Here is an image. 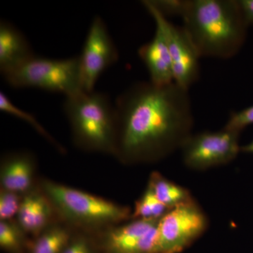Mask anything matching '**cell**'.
<instances>
[{
  "label": "cell",
  "mask_w": 253,
  "mask_h": 253,
  "mask_svg": "<svg viewBox=\"0 0 253 253\" xmlns=\"http://www.w3.org/2000/svg\"><path fill=\"white\" fill-rule=\"evenodd\" d=\"M23 196L1 189L0 191V219L1 221L12 220L16 217L21 207Z\"/></svg>",
  "instance_id": "21"
},
{
  "label": "cell",
  "mask_w": 253,
  "mask_h": 253,
  "mask_svg": "<svg viewBox=\"0 0 253 253\" xmlns=\"http://www.w3.org/2000/svg\"><path fill=\"white\" fill-rule=\"evenodd\" d=\"M55 214L45 195L34 188L23 195L16 221L28 236L35 238L54 222Z\"/></svg>",
  "instance_id": "12"
},
{
  "label": "cell",
  "mask_w": 253,
  "mask_h": 253,
  "mask_svg": "<svg viewBox=\"0 0 253 253\" xmlns=\"http://www.w3.org/2000/svg\"><path fill=\"white\" fill-rule=\"evenodd\" d=\"M177 253L174 252V251H172V252H166V253Z\"/></svg>",
  "instance_id": "26"
},
{
  "label": "cell",
  "mask_w": 253,
  "mask_h": 253,
  "mask_svg": "<svg viewBox=\"0 0 253 253\" xmlns=\"http://www.w3.org/2000/svg\"><path fill=\"white\" fill-rule=\"evenodd\" d=\"M241 151H243V152L244 153H248V154H253V139L249 144L241 146Z\"/></svg>",
  "instance_id": "25"
},
{
  "label": "cell",
  "mask_w": 253,
  "mask_h": 253,
  "mask_svg": "<svg viewBox=\"0 0 253 253\" xmlns=\"http://www.w3.org/2000/svg\"><path fill=\"white\" fill-rule=\"evenodd\" d=\"M73 234L72 228L54 221L30 242L27 253H62Z\"/></svg>",
  "instance_id": "15"
},
{
  "label": "cell",
  "mask_w": 253,
  "mask_h": 253,
  "mask_svg": "<svg viewBox=\"0 0 253 253\" xmlns=\"http://www.w3.org/2000/svg\"><path fill=\"white\" fill-rule=\"evenodd\" d=\"M118 135L114 156L125 164L151 163L181 149L192 134L189 90L175 83L139 82L116 99Z\"/></svg>",
  "instance_id": "1"
},
{
  "label": "cell",
  "mask_w": 253,
  "mask_h": 253,
  "mask_svg": "<svg viewBox=\"0 0 253 253\" xmlns=\"http://www.w3.org/2000/svg\"><path fill=\"white\" fill-rule=\"evenodd\" d=\"M252 124H253V105L241 111L231 113L224 128L228 130L241 133L244 128Z\"/></svg>",
  "instance_id": "22"
},
{
  "label": "cell",
  "mask_w": 253,
  "mask_h": 253,
  "mask_svg": "<svg viewBox=\"0 0 253 253\" xmlns=\"http://www.w3.org/2000/svg\"><path fill=\"white\" fill-rule=\"evenodd\" d=\"M79 57L84 90L91 92L94 91L101 74L118 60L117 48L104 20L99 16H95L91 22Z\"/></svg>",
  "instance_id": "10"
},
{
  "label": "cell",
  "mask_w": 253,
  "mask_h": 253,
  "mask_svg": "<svg viewBox=\"0 0 253 253\" xmlns=\"http://www.w3.org/2000/svg\"><path fill=\"white\" fill-rule=\"evenodd\" d=\"M240 132L223 128L191 134L181 147L183 161L194 170H206L234 161L240 151Z\"/></svg>",
  "instance_id": "6"
},
{
  "label": "cell",
  "mask_w": 253,
  "mask_h": 253,
  "mask_svg": "<svg viewBox=\"0 0 253 253\" xmlns=\"http://www.w3.org/2000/svg\"><path fill=\"white\" fill-rule=\"evenodd\" d=\"M181 18L201 57L230 59L246 42L249 23L239 1L186 0Z\"/></svg>",
  "instance_id": "2"
},
{
  "label": "cell",
  "mask_w": 253,
  "mask_h": 253,
  "mask_svg": "<svg viewBox=\"0 0 253 253\" xmlns=\"http://www.w3.org/2000/svg\"><path fill=\"white\" fill-rule=\"evenodd\" d=\"M151 2L166 17L167 16H182L186 0H150Z\"/></svg>",
  "instance_id": "23"
},
{
  "label": "cell",
  "mask_w": 253,
  "mask_h": 253,
  "mask_svg": "<svg viewBox=\"0 0 253 253\" xmlns=\"http://www.w3.org/2000/svg\"><path fill=\"white\" fill-rule=\"evenodd\" d=\"M0 111L9 113L15 117L26 121L28 124L31 125L41 136L45 138L46 140L54 145L56 149H59L60 152H64L65 150L63 149L62 146L50 135L49 133L42 126H41V123L38 122V120L33 115L18 108L16 105L11 102L9 98L2 91L0 92Z\"/></svg>",
  "instance_id": "19"
},
{
  "label": "cell",
  "mask_w": 253,
  "mask_h": 253,
  "mask_svg": "<svg viewBox=\"0 0 253 253\" xmlns=\"http://www.w3.org/2000/svg\"><path fill=\"white\" fill-rule=\"evenodd\" d=\"M239 2L246 21L253 25V0H240Z\"/></svg>",
  "instance_id": "24"
},
{
  "label": "cell",
  "mask_w": 253,
  "mask_h": 253,
  "mask_svg": "<svg viewBox=\"0 0 253 253\" xmlns=\"http://www.w3.org/2000/svg\"><path fill=\"white\" fill-rule=\"evenodd\" d=\"M147 185L153 190L157 199L169 210L194 199L189 190L156 171L150 174Z\"/></svg>",
  "instance_id": "16"
},
{
  "label": "cell",
  "mask_w": 253,
  "mask_h": 253,
  "mask_svg": "<svg viewBox=\"0 0 253 253\" xmlns=\"http://www.w3.org/2000/svg\"><path fill=\"white\" fill-rule=\"evenodd\" d=\"M63 111L69 121L73 140L82 150L114 156L117 143L116 107L104 93L82 91L68 96Z\"/></svg>",
  "instance_id": "4"
},
{
  "label": "cell",
  "mask_w": 253,
  "mask_h": 253,
  "mask_svg": "<svg viewBox=\"0 0 253 253\" xmlns=\"http://www.w3.org/2000/svg\"><path fill=\"white\" fill-rule=\"evenodd\" d=\"M36 163L34 157L26 152L13 153L5 156L0 168L1 189L20 195L34 189Z\"/></svg>",
  "instance_id": "11"
},
{
  "label": "cell",
  "mask_w": 253,
  "mask_h": 253,
  "mask_svg": "<svg viewBox=\"0 0 253 253\" xmlns=\"http://www.w3.org/2000/svg\"><path fill=\"white\" fill-rule=\"evenodd\" d=\"M160 219H134L99 231L96 241L104 253H161L158 246Z\"/></svg>",
  "instance_id": "9"
},
{
  "label": "cell",
  "mask_w": 253,
  "mask_h": 253,
  "mask_svg": "<svg viewBox=\"0 0 253 253\" xmlns=\"http://www.w3.org/2000/svg\"><path fill=\"white\" fill-rule=\"evenodd\" d=\"M3 76L14 88H36L66 97L84 91L79 56L52 59L33 56Z\"/></svg>",
  "instance_id": "5"
},
{
  "label": "cell",
  "mask_w": 253,
  "mask_h": 253,
  "mask_svg": "<svg viewBox=\"0 0 253 253\" xmlns=\"http://www.w3.org/2000/svg\"><path fill=\"white\" fill-rule=\"evenodd\" d=\"M89 234L82 231L73 233L62 253H98L100 250L96 239Z\"/></svg>",
  "instance_id": "20"
},
{
  "label": "cell",
  "mask_w": 253,
  "mask_h": 253,
  "mask_svg": "<svg viewBox=\"0 0 253 253\" xmlns=\"http://www.w3.org/2000/svg\"><path fill=\"white\" fill-rule=\"evenodd\" d=\"M138 54L147 68L151 83L159 86L174 83L172 60L161 29L156 27L153 39L139 48Z\"/></svg>",
  "instance_id": "13"
},
{
  "label": "cell",
  "mask_w": 253,
  "mask_h": 253,
  "mask_svg": "<svg viewBox=\"0 0 253 253\" xmlns=\"http://www.w3.org/2000/svg\"><path fill=\"white\" fill-rule=\"evenodd\" d=\"M142 4L154 18L156 27L161 29L167 42L174 83L189 90L190 86L199 78L201 56L199 51L183 26L169 22L150 0L142 1Z\"/></svg>",
  "instance_id": "7"
},
{
  "label": "cell",
  "mask_w": 253,
  "mask_h": 253,
  "mask_svg": "<svg viewBox=\"0 0 253 253\" xmlns=\"http://www.w3.org/2000/svg\"><path fill=\"white\" fill-rule=\"evenodd\" d=\"M17 221H0V247L7 253H27L30 242Z\"/></svg>",
  "instance_id": "17"
},
{
  "label": "cell",
  "mask_w": 253,
  "mask_h": 253,
  "mask_svg": "<svg viewBox=\"0 0 253 253\" xmlns=\"http://www.w3.org/2000/svg\"><path fill=\"white\" fill-rule=\"evenodd\" d=\"M209 220L194 199L169 210L158 223L160 253L181 252L207 230Z\"/></svg>",
  "instance_id": "8"
},
{
  "label": "cell",
  "mask_w": 253,
  "mask_h": 253,
  "mask_svg": "<svg viewBox=\"0 0 253 253\" xmlns=\"http://www.w3.org/2000/svg\"><path fill=\"white\" fill-rule=\"evenodd\" d=\"M35 56L26 37L5 21L0 23V71L9 72Z\"/></svg>",
  "instance_id": "14"
},
{
  "label": "cell",
  "mask_w": 253,
  "mask_h": 253,
  "mask_svg": "<svg viewBox=\"0 0 253 253\" xmlns=\"http://www.w3.org/2000/svg\"><path fill=\"white\" fill-rule=\"evenodd\" d=\"M157 199L149 185L136 201L131 213V219H161L169 211Z\"/></svg>",
  "instance_id": "18"
},
{
  "label": "cell",
  "mask_w": 253,
  "mask_h": 253,
  "mask_svg": "<svg viewBox=\"0 0 253 253\" xmlns=\"http://www.w3.org/2000/svg\"><path fill=\"white\" fill-rule=\"evenodd\" d=\"M40 189L59 219L79 231L99 232L131 219L132 211L127 206L56 181L43 179Z\"/></svg>",
  "instance_id": "3"
}]
</instances>
